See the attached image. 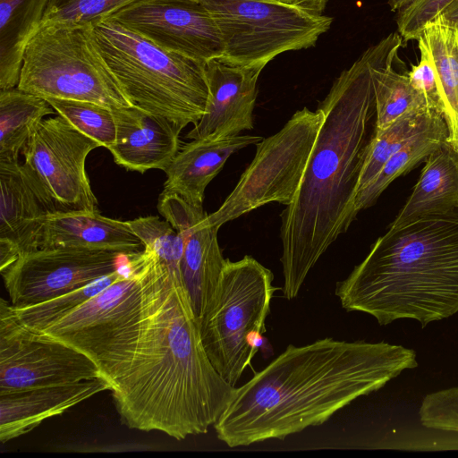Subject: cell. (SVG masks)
<instances>
[{
	"label": "cell",
	"mask_w": 458,
	"mask_h": 458,
	"mask_svg": "<svg viewBox=\"0 0 458 458\" xmlns=\"http://www.w3.org/2000/svg\"><path fill=\"white\" fill-rule=\"evenodd\" d=\"M138 257L140 301L108 326L64 343L97 364L128 428L176 440L205 434L236 387L205 352L181 270L148 246Z\"/></svg>",
	"instance_id": "obj_1"
},
{
	"label": "cell",
	"mask_w": 458,
	"mask_h": 458,
	"mask_svg": "<svg viewBox=\"0 0 458 458\" xmlns=\"http://www.w3.org/2000/svg\"><path fill=\"white\" fill-rule=\"evenodd\" d=\"M417 366L414 350L386 342L327 337L303 346L289 344L236 387L214 425L216 437L229 447L284 439L324 423Z\"/></svg>",
	"instance_id": "obj_2"
},
{
	"label": "cell",
	"mask_w": 458,
	"mask_h": 458,
	"mask_svg": "<svg viewBox=\"0 0 458 458\" xmlns=\"http://www.w3.org/2000/svg\"><path fill=\"white\" fill-rule=\"evenodd\" d=\"M400 44L401 36L391 33L368 48L318 106L323 123L294 199L281 214L282 291L287 300L298 295L309 272L357 216L360 178L377 131L372 69Z\"/></svg>",
	"instance_id": "obj_3"
},
{
	"label": "cell",
	"mask_w": 458,
	"mask_h": 458,
	"mask_svg": "<svg viewBox=\"0 0 458 458\" xmlns=\"http://www.w3.org/2000/svg\"><path fill=\"white\" fill-rule=\"evenodd\" d=\"M335 293L382 326L409 318L424 327L456 314L458 206L391 224Z\"/></svg>",
	"instance_id": "obj_4"
},
{
	"label": "cell",
	"mask_w": 458,
	"mask_h": 458,
	"mask_svg": "<svg viewBox=\"0 0 458 458\" xmlns=\"http://www.w3.org/2000/svg\"><path fill=\"white\" fill-rule=\"evenodd\" d=\"M98 47L130 101L182 130L205 113L206 63L164 49L118 22L93 27Z\"/></svg>",
	"instance_id": "obj_5"
},
{
	"label": "cell",
	"mask_w": 458,
	"mask_h": 458,
	"mask_svg": "<svg viewBox=\"0 0 458 458\" xmlns=\"http://www.w3.org/2000/svg\"><path fill=\"white\" fill-rule=\"evenodd\" d=\"M89 23L51 22L24 51L18 89L43 98L132 106L104 59Z\"/></svg>",
	"instance_id": "obj_6"
},
{
	"label": "cell",
	"mask_w": 458,
	"mask_h": 458,
	"mask_svg": "<svg viewBox=\"0 0 458 458\" xmlns=\"http://www.w3.org/2000/svg\"><path fill=\"white\" fill-rule=\"evenodd\" d=\"M274 275L251 256L226 259L216 294L199 321L205 352L220 376L235 386L265 332Z\"/></svg>",
	"instance_id": "obj_7"
},
{
	"label": "cell",
	"mask_w": 458,
	"mask_h": 458,
	"mask_svg": "<svg viewBox=\"0 0 458 458\" xmlns=\"http://www.w3.org/2000/svg\"><path fill=\"white\" fill-rule=\"evenodd\" d=\"M220 30V61L264 68L278 55L314 46L333 21L276 0H201Z\"/></svg>",
	"instance_id": "obj_8"
},
{
	"label": "cell",
	"mask_w": 458,
	"mask_h": 458,
	"mask_svg": "<svg viewBox=\"0 0 458 458\" xmlns=\"http://www.w3.org/2000/svg\"><path fill=\"white\" fill-rule=\"evenodd\" d=\"M324 121L320 108L293 114L276 133L256 144L254 158L222 205L206 222L225 223L271 202L288 206L294 199Z\"/></svg>",
	"instance_id": "obj_9"
},
{
	"label": "cell",
	"mask_w": 458,
	"mask_h": 458,
	"mask_svg": "<svg viewBox=\"0 0 458 458\" xmlns=\"http://www.w3.org/2000/svg\"><path fill=\"white\" fill-rule=\"evenodd\" d=\"M97 364L75 347L17 321L0 300V391L69 384L99 377Z\"/></svg>",
	"instance_id": "obj_10"
},
{
	"label": "cell",
	"mask_w": 458,
	"mask_h": 458,
	"mask_svg": "<svg viewBox=\"0 0 458 458\" xmlns=\"http://www.w3.org/2000/svg\"><path fill=\"white\" fill-rule=\"evenodd\" d=\"M100 144L64 116L45 118L22 149L23 164L53 199L57 211H98L86 171L89 154Z\"/></svg>",
	"instance_id": "obj_11"
},
{
	"label": "cell",
	"mask_w": 458,
	"mask_h": 458,
	"mask_svg": "<svg viewBox=\"0 0 458 458\" xmlns=\"http://www.w3.org/2000/svg\"><path fill=\"white\" fill-rule=\"evenodd\" d=\"M129 255L72 247L21 253L1 272L14 308L34 305L81 288L121 268Z\"/></svg>",
	"instance_id": "obj_12"
},
{
	"label": "cell",
	"mask_w": 458,
	"mask_h": 458,
	"mask_svg": "<svg viewBox=\"0 0 458 458\" xmlns=\"http://www.w3.org/2000/svg\"><path fill=\"white\" fill-rule=\"evenodd\" d=\"M107 19L164 49L203 63L224 54L218 26L201 0H139Z\"/></svg>",
	"instance_id": "obj_13"
},
{
	"label": "cell",
	"mask_w": 458,
	"mask_h": 458,
	"mask_svg": "<svg viewBox=\"0 0 458 458\" xmlns=\"http://www.w3.org/2000/svg\"><path fill=\"white\" fill-rule=\"evenodd\" d=\"M157 210L183 239L181 274L199 321L216 294L226 263L217 240L219 227L207 224L203 207L173 193H160Z\"/></svg>",
	"instance_id": "obj_14"
},
{
	"label": "cell",
	"mask_w": 458,
	"mask_h": 458,
	"mask_svg": "<svg viewBox=\"0 0 458 458\" xmlns=\"http://www.w3.org/2000/svg\"><path fill=\"white\" fill-rule=\"evenodd\" d=\"M262 70L233 65L219 59L207 62L208 98L205 113L186 138L221 139L253 129L257 82Z\"/></svg>",
	"instance_id": "obj_15"
},
{
	"label": "cell",
	"mask_w": 458,
	"mask_h": 458,
	"mask_svg": "<svg viewBox=\"0 0 458 458\" xmlns=\"http://www.w3.org/2000/svg\"><path fill=\"white\" fill-rule=\"evenodd\" d=\"M0 245L18 256L37 250V242L55 203L22 163L0 162Z\"/></svg>",
	"instance_id": "obj_16"
},
{
	"label": "cell",
	"mask_w": 458,
	"mask_h": 458,
	"mask_svg": "<svg viewBox=\"0 0 458 458\" xmlns=\"http://www.w3.org/2000/svg\"><path fill=\"white\" fill-rule=\"evenodd\" d=\"M116 135L108 148L114 161L128 171H165L182 147V129L166 118L137 106L112 109Z\"/></svg>",
	"instance_id": "obj_17"
},
{
	"label": "cell",
	"mask_w": 458,
	"mask_h": 458,
	"mask_svg": "<svg viewBox=\"0 0 458 458\" xmlns=\"http://www.w3.org/2000/svg\"><path fill=\"white\" fill-rule=\"evenodd\" d=\"M110 389L109 383L99 377L75 383L0 391V442L4 444L22 436L45 420Z\"/></svg>",
	"instance_id": "obj_18"
},
{
	"label": "cell",
	"mask_w": 458,
	"mask_h": 458,
	"mask_svg": "<svg viewBox=\"0 0 458 458\" xmlns=\"http://www.w3.org/2000/svg\"><path fill=\"white\" fill-rule=\"evenodd\" d=\"M56 247L110 250L129 256L144 249L128 221L89 210L55 211L47 216L37 249Z\"/></svg>",
	"instance_id": "obj_19"
},
{
	"label": "cell",
	"mask_w": 458,
	"mask_h": 458,
	"mask_svg": "<svg viewBox=\"0 0 458 458\" xmlns=\"http://www.w3.org/2000/svg\"><path fill=\"white\" fill-rule=\"evenodd\" d=\"M263 138L236 135L221 139L191 140L181 147L164 171L165 192L178 195L195 207H203L205 190L231 155Z\"/></svg>",
	"instance_id": "obj_20"
},
{
	"label": "cell",
	"mask_w": 458,
	"mask_h": 458,
	"mask_svg": "<svg viewBox=\"0 0 458 458\" xmlns=\"http://www.w3.org/2000/svg\"><path fill=\"white\" fill-rule=\"evenodd\" d=\"M138 253L129 257L121 275L112 284L37 332L65 342L101 329L123 316L140 301L141 296V268Z\"/></svg>",
	"instance_id": "obj_21"
},
{
	"label": "cell",
	"mask_w": 458,
	"mask_h": 458,
	"mask_svg": "<svg viewBox=\"0 0 458 458\" xmlns=\"http://www.w3.org/2000/svg\"><path fill=\"white\" fill-rule=\"evenodd\" d=\"M424 160L420 176L392 225L458 206V148L446 140Z\"/></svg>",
	"instance_id": "obj_22"
},
{
	"label": "cell",
	"mask_w": 458,
	"mask_h": 458,
	"mask_svg": "<svg viewBox=\"0 0 458 458\" xmlns=\"http://www.w3.org/2000/svg\"><path fill=\"white\" fill-rule=\"evenodd\" d=\"M49 0H0V90L17 88L25 48Z\"/></svg>",
	"instance_id": "obj_23"
},
{
	"label": "cell",
	"mask_w": 458,
	"mask_h": 458,
	"mask_svg": "<svg viewBox=\"0 0 458 458\" xmlns=\"http://www.w3.org/2000/svg\"><path fill=\"white\" fill-rule=\"evenodd\" d=\"M419 38L426 45L437 72L447 140L458 148V22L440 14L424 27Z\"/></svg>",
	"instance_id": "obj_24"
},
{
	"label": "cell",
	"mask_w": 458,
	"mask_h": 458,
	"mask_svg": "<svg viewBox=\"0 0 458 458\" xmlns=\"http://www.w3.org/2000/svg\"><path fill=\"white\" fill-rule=\"evenodd\" d=\"M55 109L43 98L18 88L0 90V162H15L46 116Z\"/></svg>",
	"instance_id": "obj_25"
},
{
	"label": "cell",
	"mask_w": 458,
	"mask_h": 458,
	"mask_svg": "<svg viewBox=\"0 0 458 458\" xmlns=\"http://www.w3.org/2000/svg\"><path fill=\"white\" fill-rule=\"evenodd\" d=\"M447 138L446 123L443 114H438L429 124L412 135L386 161L377 176L357 193V214L372 206L394 180L411 170Z\"/></svg>",
	"instance_id": "obj_26"
},
{
	"label": "cell",
	"mask_w": 458,
	"mask_h": 458,
	"mask_svg": "<svg viewBox=\"0 0 458 458\" xmlns=\"http://www.w3.org/2000/svg\"><path fill=\"white\" fill-rule=\"evenodd\" d=\"M401 47L390 49L372 69L377 130L386 128L406 113L429 109L424 98L411 86L407 73H399L393 67Z\"/></svg>",
	"instance_id": "obj_27"
},
{
	"label": "cell",
	"mask_w": 458,
	"mask_h": 458,
	"mask_svg": "<svg viewBox=\"0 0 458 458\" xmlns=\"http://www.w3.org/2000/svg\"><path fill=\"white\" fill-rule=\"evenodd\" d=\"M438 114L430 109L409 112L386 128L377 130L362 168L358 192L377 176L386 161L412 135L429 124Z\"/></svg>",
	"instance_id": "obj_28"
},
{
	"label": "cell",
	"mask_w": 458,
	"mask_h": 458,
	"mask_svg": "<svg viewBox=\"0 0 458 458\" xmlns=\"http://www.w3.org/2000/svg\"><path fill=\"white\" fill-rule=\"evenodd\" d=\"M123 266L115 272L81 288L34 305L14 308L10 303L11 311L21 325L38 331L66 315L112 284L121 275Z\"/></svg>",
	"instance_id": "obj_29"
},
{
	"label": "cell",
	"mask_w": 458,
	"mask_h": 458,
	"mask_svg": "<svg viewBox=\"0 0 458 458\" xmlns=\"http://www.w3.org/2000/svg\"><path fill=\"white\" fill-rule=\"evenodd\" d=\"M57 114L64 116L76 129L109 148L115 140L116 126L111 108L79 100L45 98Z\"/></svg>",
	"instance_id": "obj_30"
},
{
	"label": "cell",
	"mask_w": 458,
	"mask_h": 458,
	"mask_svg": "<svg viewBox=\"0 0 458 458\" xmlns=\"http://www.w3.org/2000/svg\"><path fill=\"white\" fill-rule=\"evenodd\" d=\"M137 1L139 0H49L40 25L51 22L96 25Z\"/></svg>",
	"instance_id": "obj_31"
},
{
	"label": "cell",
	"mask_w": 458,
	"mask_h": 458,
	"mask_svg": "<svg viewBox=\"0 0 458 458\" xmlns=\"http://www.w3.org/2000/svg\"><path fill=\"white\" fill-rule=\"evenodd\" d=\"M454 0H416L398 11V33L403 40L418 39L424 27L440 15Z\"/></svg>",
	"instance_id": "obj_32"
},
{
	"label": "cell",
	"mask_w": 458,
	"mask_h": 458,
	"mask_svg": "<svg viewBox=\"0 0 458 458\" xmlns=\"http://www.w3.org/2000/svg\"><path fill=\"white\" fill-rule=\"evenodd\" d=\"M417 40L420 59L411 66L407 76L411 86L424 98L428 107L443 114L444 106L436 70L426 45L421 38Z\"/></svg>",
	"instance_id": "obj_33"
},
{
	"label": "cell",
	"mask_w": 458,
	"mask_h": 458,
	"mask_svg": "<svg viewBox=\"0 0 458 458\" xmlns=\"http://www.w3.org/2000/svg\"><path fill=\"white\" fill-rule=\"evenodd\" d=\"M328 1L329 0H295L293 4L314 14H322Z\"/></svg>",
	"instance_id": "obj_34"
},
{
	"label": "cell",
	"mask_w": 458,
	"mask_h": 458,
	"mask_svg": "<svg viewBox=\"0 0 458 458\" xmlns=\"http://www.w3.org/2000/svg\"><path fill=\"white\" fill-rule=\"evenodd\" d=\"M441 14L449 21L458 22V0H454Z\"/></svg>",
	"instance_id": "obj_35"
},
{
	"label": "cell",
	"mask_w": 458,
	"mask_h": 458,
	"mask_svg": "<svg viewBox=\"0 0 458 458\" xmlns=\"http://www.w3.org/2000/svg\"><path fill=\"white\" fill-rule=\"evenodd\" d=\"M415 1L416 0H388V4L392 11H400Z\"/></svg>",
	"instance_id": "obj_36"
},
{
	"label": "cell",
	"mask_w": 458,
	"mask_h": 458,
	"mask_svg": "<svg viewBox=\"0 0 458 458\" xmlns=\"http://www.w3.org/2000/svg\"><path fill=\"white\" fill-rule=\"evenodd\" d=\"M276 1L284 2V3H288V4H293L295 2V0H276Z\"/></svg>",
	"instance_id": "obj_37"
}]
</instances>
